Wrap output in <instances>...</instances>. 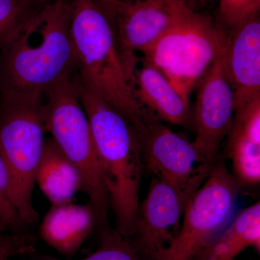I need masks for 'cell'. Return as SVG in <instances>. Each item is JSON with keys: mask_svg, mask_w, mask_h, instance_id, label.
Instances as JSON below:
<instances>
[{"mask_svg": "<svg viewBox=\"0 0 260 260\" xmlns=\"http://www.w3.org/2000/svg\"><path fill=\"white\" fill-rule=\"evenodd\" d=\"M72 5L45 3L2 48L0 93L44 95L63 75L77 70L71 35Z\"/></svg>", "mask_w": 260, "mask_h": 260, "instance_id": "obj_1", "label": "cell"}, {"mask_svg": "<svg viewBox=\"0 0 260 260\" xmlns=\"http://www.w3.org/2000/svg\"><path fill=\"white\" fill-rule=\"evenodd\" d=\"M77 93L88 118L103 181L116 219V230L129 239L134 232L143 161L136 132L75 73Z\"/></svg>", "mask_w": 260, "mask_h": 260, "instance_id": "obj_2", "label": "cell"}, {"mask_svg": "<svg viewBox=\"0 0 260 260\" xmlns=\"http://www.w3.org/2000/svg\"><path fill=\"white\" fill-rule=\"evenodd\" d=\"M71 5L77 74L89 88L124 116L140 136L153 113L135 99L112 23L93 0H73Z\"/></svg>", "mask_w": 260, "mask_h": 260, "instance_id": "obj_3", "label": "cell"}, {"mask_svg": "<svg viewBox=\"0 0 260 260\" xmlns=\"http://www.w3.org/2000/svg\"><path fill=\"white\" fill-rule=\"evenodd\" d=\"M75 72L63 75L46 90L43 106L45 131L81 175L83 190L101 228L108 226L110 208L90 124L77 93Z\"/></svg>", "mask_w": 260, "mask_h": 260, "instance_id": "obj_4", "label": "cell"}, {"mask_svg": "<svg viewBox=\"0 0 260 260\" xmlns=\"http://www.w3.org/2000/svg\"><path fill=\"white\" fill-rule=\"evenodd\" d=\"M43 106L44 95L0 93V153L9 172L13 203L27 225L39 218L32 193L45 141Z\"/></svg>", "mask_w": 260, "mask_h": 260, "instance_id": "obj_5", "label": "cell"}, {"mask_svg": "<svg viewBox=\"0 0 260 260\" xmlns=\"http://www.w3.org/2000/svg\"><path fill=\"white\" fill-rule=\"evenodd\" d=\"M225 32L208 15L186 8L143 55L186 102L223 49Z\"/></svg>", "mask_w": 260, "mask_h": 260, "instance_id": "obj_6", "label": "cell"}, {"mask_svg": "<svg viewBox=\"0 0 260 260\" xmlns=\"http://www.w3.org/2000/svg\"><path fill=\"white\" fill-rule=\"evenodd\" d=\"M240 189L219 155L186 205L179 234L162 260L194 259L234 218Z\"/></svg>", "mask_w": 260, "mask_h": 260, "instance_id": "obj_7", "label": "cell"}, {"mask_svg": "<svg viewBox=\"0 0 260 260\" xmlns=\"http://www.w3.org/2000/svg\"><path fill=\"white\" fill-rule=\"evenodd\" d=\"M210 170L182 187L153 178L129 239L138 260L164 259L179 234L186 205Z\"/></svg>", "mask_w": 260, "mask_h": 260, "instance_id": "obj_8", "label": "cell"}, {"mask_svg": "<svg viewBox=\"0 0 260 260\" xmlns=\"http://www.w3.org/2000/svg\"><path fill=\"white\" fill-rule=\"evenodd\" d=\"M186 8L189 7L180 0H119L114 35L131 87L138 64L136 53L144 54Z\"/></svg>", "mask_w": 260, "mask_h": 260, "instance_id": "obj_9", "label": "cell"}, {"mask_svg": "<svg viewBox=\"0 0 260 260\" xmlns=\"http://www.w3.org/2000/svg\"><path fill=\"white\" fill-rule=\"evenodd\" d=\"M222 51L200 80L193 109L192 144L203 164H213L218 158L234 118V90L224 68Z\"/></svg>", "mask_w": 260, "mask_h": 260, "instance_id": "obj_10", "label": "cell"}, {"mask_svg": "<svg viewBox=\"0 0 260 260\" xmlns=\"http://www.w3.org/2000/svg\"><path fill=\"white\" fill-rule=\"evenodd\" d=\"M138 138L143 164L154 177L173 185H188L213 167L200 161L192 142L169 129L156 115Z\"/></svg>", "mask_w": 260, "mask_h": 260, "instance_id": "obj_11", "label": "cell"}, {"mask_svg": "<svg viewBox=\"0 0 260 260\" xmlns=\"http://www.w3.org/2000/svg\"><path fill=\"white\" fill-rule=\"evenodd\" d=\"M222 52L235 111L260 98L259 13L225 32Z\"/></svg>", "mask_w": 260, "mask_h": 260, "instance_id": "obj_12", "label": "cell"}, {"mask_svg": "<svg viewBox=\"0 0 260 260\" xmlns=\"http://www.w3.org/2000/svg\"><path fill=\"white\" fill-rule=\"evenodd\" d=\"M226 138L225 154L232 160V174L240 188L259 184L260 98L234 111Z\"/></svg>", "mask_w": 260, "mask_h": 260, "instance_id": "obj_13", "label": "cell"}, {"mask_svg": "<svg viewBox=\"0 0 260 260\" xmlns=\"http://www.w3.org/2000/svg\"><path fill=\"white\" fill-rule=\"evenodd\" d=\"M132 89L138 104L162 121L194 129L190 102H186L154 67L143 62L139 70H135Z\"/></svg>", "mask_w": 260, "mask_h": 260, "instance_id": "obj_14", "label": "cell"}, {"mask_svg": "<svg viewBox=\"0 0 260 260\" xmlns=\"http://www.w3.org/2000/svg\"><path fill=\"white\" fill-rule=\"evenodd\" d=\"M97 225L93 205L70 203L53 205L46 214L40 235L47 245L64 256H73Z\"/></svg>", "mask_w": 260, "mask_h": 260, "instance_id": "obj_15", "label": "cell"}, {"mask_svg": "<svg viewBox=\"0 0 260 260\" xmlns=\"http://www.w3.org/2000/svg\"><path fill=\"white\" fill-rule=\"evenodd\" d=\"M51 206L70 203L83 189L79 171L62 153L52 138H45L35 174V184Z\"/></svg>", "mask_w": 260, "mask_h": 260, "instance_id": "obj_16", "label": "cell"}, {"mask_svg": "<svg viewBox=\"0 0 260 260\" xmlns=\"http://www.w3.org/2000/svg\"><path fill=\"white\" fill-rule=\"evenodd\" d=\"M249 247L260 250V203L242 210L205 246L197 260H234Z\"/></svg>", "mask_w": 260, "mask_h": 260, "instance_id": "obj_17", "label": "cell"}, {"mask_svg": "<svg viewBox=\"0 0 260 260\" xmlns=\"http://www.w3.org/2000/svg\"><path fill=\"white\" fill-rule=\"evenodd\" d=\"M30 0H0V49L15 37L34 13Z\"/></svg>", "mask_w": 260, "mask_h": 260, "instance_id": "obj_18", "label": "cell"}, {"mask_svg": "<svg viewBox=\"0 0 260 260\" xmlns=\"http://www.w3.org/2000/svg\"><path fill=\"white\" fill-rule=\"evenodd\" d=\"M102 244L90 256L76 260H138L129 239L123 237L109 225L103 228ZM44 260H67L47 256Z\"/></svg>", "mask_w": 260, "mask_h": 260, "instance_id": "obj_19", "label": "cell"}, {"mask_svg": "<svg viewBox=\"0 0 260 260\" xmlns=\"http://www.w3.org/2000/svg\"><path fill=\"white\" fill-rule=\"evenodd\" d=\"M0 227L8 232H25L26 224L19 215L12 198L8 167L0 153Z\"/></svg>", "mask_w": 260, "mask_h": 260, "instance_id": "obj_20", "label": "cell"}, {"mask_svg": "<svg viewBox=\"0 0 260 260\" xmlns=\"http://www.w3.org/2000/svg\"><path fill=\"white\" fill-rule=\"evenodd\" d=\"M259 10L260 0H218V25L226 32Z\"/></svg>", "mask_w": 260, "mask_h": 260, "instance_id": "obj_21", "label": "cell"}, {"mask_svg": "<svg viewBox=\"0 0 260 260\" xmlns=\"http://www.w3.org/2000/svg\"><path fill=\"white\" fill-rule=\"evenodd\" d=\"M36 250L31 236L25 232H8L0 227V260H9L14 256L31 254Z\"/></svg>", "mask_w": 260, "mask_h": 260, "instance_id": "obj_22", "label": "cell"}, {"mask_svg": "<svg viewBox=\"0 0 260 260\" xmlns=\"http://www.w3.org/2000/svg\"><path fill=\"white\" fill-rule=\"evenodd\" d=\"M93 1L109 19L114 28V16H115L116 8L119 0H93Z\"/></svg>", "mask_w": 260, "mask_h": 260, "instance_id": "obj_23", "label": "cell"}, {"mask_svg": "<svg viewBox=\"0 0 260 260\" xmlns=\"http://www.w3.org/2000/svg\"><path fill=\"white\" fill-rule=\"evenodd\" d=\"M186 6L195 11H200L201 8H205L211 0H180Z\"/></svg>", "mask_w": 260, "mask_h": 260, "instance_id": "obj_24", "label": "cell"}, {"mask_svg": "<svg viewBox=\"0 0 260 260\" xmlns=\"http://www.w3.org/2000/svg\"><path fill=\"white\" fill-rule=\"evenodd\" d=\"M30 2L32 3V4H36V3H47V0H30Z\"/></svg>", "mask_w": 260, "mask_h": 260, "instance_id": "obj_25", "label": "cell"}, {"mask_svg": "<svg viewBox=\"0 0 260 260\" xmlns=\"http://www.w3.org/2000/svg\"></svg>", "mask_w": 260, "mask_h": 260, "instance_id": "obj_26", "label": "cell"}]
</instances>
